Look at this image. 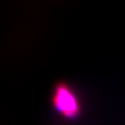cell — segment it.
<instances>
[{
	"label": "cell",
	"mask_w": 125,
	"mask_h": 125,
	"mask_svg": "<svg viewBox=\"0 0 125 125\" xmlns=\"http://www.w3.org/2000/svg\"><path fill=\"white\" fill-rule=\"evenodd\" d=\"M51 104L61 116L68 120L76 119L82 112V105L76 91L64 82L55 85L51 95Z\"/></svg>",
	"instance_id": "1"
}]
</instances>
